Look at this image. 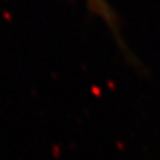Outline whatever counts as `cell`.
<instances>
[{
	"mask_svg": "<svg viewBox=\"0 0 160 160\" xmlns=\"http://www.w3.org/2000/svg\"><path fill=\"white\" fill-rule=\"evenodd\" d=\"M87 2L89 8L92 9V12H95L100 18L104 19V22L108 24V27L112 29V32L116 35L120 44L123 46V40L120 38V32H119V22L116 19V15L112 11V8L108 6V3L106 0H87Z\"/></svg>",
	"mask_w": 160,
	"mask_h": 160,
	"instance_id": "6da1fadb",
	"label": "cell"
}]
</instances>
